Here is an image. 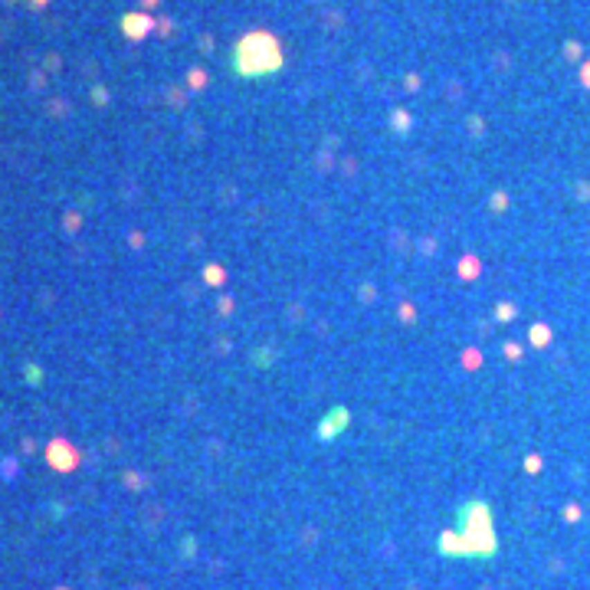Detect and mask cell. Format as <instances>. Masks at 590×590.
Masks as SVG:
<instances>
[{
    "label": "cell",
    "instance_id": "obj_1",
    "mask_svg": "<svg viewBox=\"0 0 590 590\" xmlns=\"http://www.w3.org/2000/svg\"><path fill=\"white\" fill-rule=\"evenodd\" d=\"M233 66H237V73L246 75V79L269 75L282 66V46L276 43L273 33H263V30L246 33V37L239 39L237 53H233Z\"/></svg>",
    "mask_w": 590,
    "mask_h": 590
},
{
    "label": "cell",
    "instance_id": "obj_3",
    "mask_svg": "<svg viewBox=\"0 0 590 590\" xmlns=\"http://www.w3.org/2000/svg\"><path fill=\"white\" fill-rule=\"evenodd\" d=\"M338 427H348V414H341V410H335V420H331V423H328V427L322 430V436H331V433H335Z\"/></svg>",
    "mask_w": 590,
    "mask_h": 590
},
{
    "label": "cell",
    "instance_id": "obj_2",
    "mask_svg": "<svg viewBox=\"0 0 590 590\" xmlns=\"http://www.w3.org/2000/svg\"><path fill=\"white\" fill-rule=\"evenodd\" d=\"M148 26H151V20L148 17H141V13H128L125 17V33L128 37H145V33H148Z\"/></svg>",
    "mask_w": 590,
    "mask_h": 590
}]
</instances>
